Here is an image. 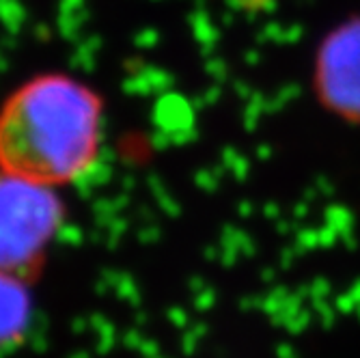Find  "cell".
<instances>
[{
    "instance_id": "1",
    "label": "cell",
    "mask_w": 360,
    "mask_h": 358,
    "mask_svg": "<svg viewBox=\"0 0 360 358\" xmlns=\"http://www.w3.org/2000/svg\"><path fill=\"white\" fill-rule=\"evenodd\" d=\"M102 100L80 80L37 76L0 106V169L39 186L82 179L102 147Z\"/></svg>"
},
{
    "instance_id": "5",
    "label": "cell",
    "mask_w": 360,
    "mask_h": 358,
    "mask_svg": "<svg viewBox=\"0 0 360 358\" xmlns=\"http://www.w3.org/2000/svg\"><path fill=\"white\" fill-rule=\"evenodd\" d=\"M220 3L233 7L238 11H248V13H257V11H264L270 9L276 0H220Z\"/></svg>"
},
{
    "instance_id": "3",
    "label": "cell",
    "mask_w": 360,
    "mask_h": 358,
    "mask_svg": "<svg viewBox=\"0 0 360 358\" xmlns=\"http://www.w3.org/2000/svg\"><path fill=\"white\" fill-rule=\"evenodd\" d=\"M311 89L323 113L360 127V13L341 20L319 39Z\"/></svg>"
},
{
    "instance_id": "4",
    "label": "cell",
    "mask_w": 360,
    "mask_h": 358,
    "mask_svg": "<svg viewBox=\"0 0 360 358\" xmlns=\"http://www.w3.org/2000/svg\"><path fill=\"white\" fill-rule=\"evenodd\" d=\"M28 281L0 270V352L18 347L30 326Z\"/></svg>"
},
{
    "instance_id": "2",
    "label": "cell",
    "mask_w": 360,
    "mask_h": 358,
    "mask_svg": "<svg viewBox=\"0 0 360 358\" xmlns=\"http://www.w3.org/2000/svg\"><path fill=\"white\" fill-rule=\"evenodd\" d=\"M63 218L54 188L0 169V270L30 281L44 268Z\"/></svg>"
}]
</instances>
